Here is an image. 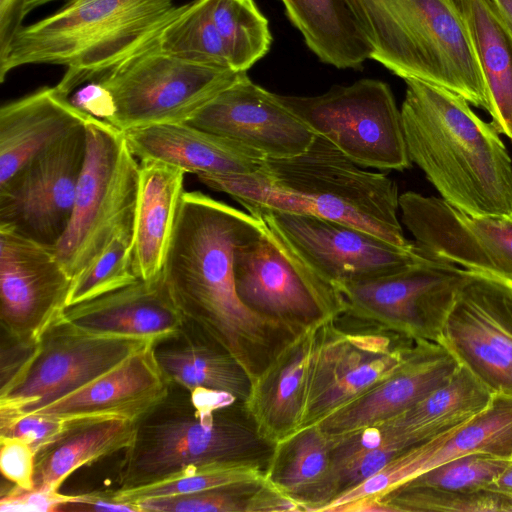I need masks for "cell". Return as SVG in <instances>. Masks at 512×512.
I'll return each mask as SVG.
<instances>
[{
	"mask_svg": "<svg viewBox=\"0 0 512 512\" xmlns=\"http://www.w3.org/2000/svg\"><path fill=\"white\" fill-rule=\"evenodd\" d=\"M63 511L141 512L137 504L117 501L114 497V490L92 491L73 495L72 500L59 507L58 512Z\"/></svg>",
	"mask_w": 512,
	"mask_h": 512,
	"instance_id": "cell-45",
	"label": "cell"
},
{
	"mask_svg": "<svg viewBox=\"0 0 512 512\" xmlns=\"http://www.w3.org/2000/svg\"><path fill=\"white\" fill-rule=\"evenodd\" d=\"M139 164L132 263L138 279L148 281L162 274L186 172L159 160H140Z\"/></svg>",
	"mask_w": 512,
	"mask_h": 512,
	"instance_id": "cell-27",
	"label": "cell"
},
{
	"mask_svg": "<svg viewBox=\"0 0 512 512\" xmlns=\"http://www.w3.org/2000/svg\"><path fill=\"white\" fill-rule=\"evenodd\" d=\"M91 117L56 86L4 104L0 108V184Z\"/></svg>",
	"mask_w": 512,
	"mask_h": 512,
	"instance_id": "cell-25",
	"label": "cell"
},
{
	"mask_svg": "<svg viewBox=\"0 0 512 512\" xmlns=\"http://www.w3.org/2000/svg\"><path fill=\"white\" fill-rule=\"evenodd\" d=\"M490 489L512 497V457L509 458L504 469L495 478Z\"/></svg>",
	"mask_w": 512,
	"mask_h": 512,
	"instance_id": "cell-48",
	"label": "cell"
},
{
	"mask_svg": "<svg viewBox=\"0 0 512 512\" xmlns=\"http://www.w3.org/2000/svg\"><path fill=\"white\" fill-rule=\"evenodd\" d=\"M137 421L121 417L73 419L50 445L36 454L34 488L59 491L67 477L133 442Z\"/></svg>",
	"mask_w": 512,
	"mask_h": 512,
	"instance_id": "cell-30",
	"label": "cell"
},
{
	"mask_svg": "<svg viewBox=\"0 0 512 512\" xmlns=\"http://www.w3.org/2000/svg\"><path fill=\"white\" fill-rule=\"evenodd\" d=\"M333 442L316 424L297 431L275 444L267 481L305 511H317L326 502Z\"/></svg>",
	"mask_w": 512,
	"mask_h": 512,
	"instance_id": "cell-33",
	"label": "cell"
},
{
	"mask_svg": "<svg viewBox=\"0 0 512 512\" xmlns=\"http://www.w3.org/2000/svg\"><path fill=\"white\" fill-rule=\"evenodd\" d=\"M467 27L492 110V125L512 140V31L490 0H453Z\"/></svg>",
	"mask_w": 512,
	"mask_h": 512,
	"instance_id": "cell-31",
	"label": "cell"
},
{
	"mask_svg": "<svg viewBox=\"0 0 512 512\" xmlns=\"http://www.w3.org/2000/svg\"><path fill=\"white\" fill-rule=\"evenodd\" d=\"M246 72L192 64L164 54L157 42L121 62L98 81L113 112L106 121L122 132L188 122Z\"/></svg>",
	"mask_w": 512,
	"mask_h": 512,
	"instance_id": "cell-8",
	"label": "cell"
},
{
	"mask_svg": "<svg viewBox=\"0 0 512 512\" xmlns=\"http://www.w3.org/2000/svg\"><path fill=\"white\" fill-rule=\"evenodd\" d=\"M148 343L90 333L61 317L43 334L23 368L0 388V406L36 411L88 384Z\"/></svg>",
	"mask_w": 512,
	"mask_h": 512,
	"instance_id": "cell-11",
	"label": "cell"
},
{
	"mask_svg": "<svg viewBox=\"0 0 512 512\" xmlns=\"http://www.w3.org/2000/svg\"><path fill=\"white\" fill-rule=\"evenodd\" d=\"M266 480L259 465L223 464L189 469L169 479L129 489L114 490L117 501L136 504L151 498L171 497L239 483Z\"/></svg>",
	"mask_w": 512,
	"mask_h": 512,
	"instance_id": "cell-37",
	"label": "cell"
},
{
	"mask_svg": "<svg viewBox=\"0 0 512 512\" xmlns=\"http://www.w3.org/2000/svg\"><path fill=\"white\" fill-rule=\"evenodd\" d=\"M239 483L171 497L137 502L141 512H250L251 501L265 482Z\"/></svg>",
	"mask_w": 512,
	"mask_h": 512,
	"instance_id": "cell-41",
	"label": "cell"
},
{
	"mask_svg": "<svg viewBox=\"0 0 512 512\" xmlns=\"http://www.w3.org/2000/svg\"><path fill=\"white\" fill-rule=\"evenodd\" d=\"M232 406L204 408L190 390L171 383L167 395L137 421L118 472V489L152 484L203 466H260L262 460L270 461L272 442L233 413Z\"/></svg>",
	"mask_w": 512,
	"mask_h": 512,
	"instance_id": "cell-6",
	"label": "cell"
},
{
	"mask_svg": "<svg viewBox=\"0 0 512 512\" xmlns=\"http://www.w3.org/2000/svg\"><path fill=\"white\" fill-rule=\"evenodd\" d=\"M508 460L509 458L488 453H470L442 463L401 486H424L453 491L490 489Z\"/></svg>",
	"mask_w": 512,
	"mask_h": 512,
	"instance_id": "cell-40",
	"label": "cell"
},
{
	"mask_svg": "<svg viewBox=\"0 0 512 512\" xmlns=\"http://www.w3.org/2000/svg\"><path fill=\"white\" fill-rule=\"evenodd\" d=\"M321 278L339 288L398 271L426 256L414 242L401 247L355 226L311 214H252Z\"/></svg>",
	"mask_w": 512,
	"mask_h": 512,
	"instance_id": "cell-12",
	"label": "cell"
},
{
	"mask_svg": "<svg viewBox=\"0 0 512 512\" xmlns=\"http://www.w3.org/2000/svg\"><path fill=\"white\" fill-rule=\"evenodd\" d=\"M72 421L0 406V436L19 438L29 444L36 454L54 442Z\"/></svg>",
	"mask_w": 512,
	"mask_h": 512,
	"instance_id": "cell-42",
	"label": "cell"
},
{
	"mask_svg": "<svg viewBox=\"0 0 512 512\" xmlns=\"http://www.w3.org/2000/svg\"><path fill=\"white\" fill-rule=\"evenodd\" d=\"M62 318L84 331L155 342L176 331L184 318L173 303L163 271L153 280L136 282L65 308Z\"/></svg>",
	"mask_w": 512,
	"mask_h": 512,
	"instance_id": "cell-23",
	"label": "cell"
},
{
	"mask_svg": "<svg viewBox=\"0 0 512 512\" xmlns=\"http://www.w3.org/2000/svg\"><path fill=\"white\" fill-rule=\"evenodd\" d=\"M370 59L397 76L448 89L491 113L487 85L453 0H346Z\"/></svg>",
	"mask_w": 512,
	"mask_h": 512,
	"instance_id": "cell-5",
	"label": "cell"
},
{
	"mask_svg": "<svg viewBox=\"0 0 512 512\" xmlns=\"http://www.w3.org/2000/svg\"><path fill=\"white\" fill-rule=\"evenodd\" d=\"M466 270L426 254L398 271L338 290L345 309L389 324L416 341L439 343Z\"/></svg>",
	"mask_w": 512,
	"mask_h": 512,
	"instance_id": "cell-14",
	"label": "cell"
},
{
	"mask_svg": "<svg viewBox=\"0 0 512 512\" xmlns=\"http://www.w3.org/2000/svg\"><path fill=\"white\" fill-rule=\"evenodd\" d=\"M325 320L297 331L253 381L244 406L257 431L272 443L277 444L300 430L310 356L320 324Z\"/></svg>",
	"mask_w": 512,
	"mask_h": 512,
	"instance_id": "cell-24",
	"label": "cell"
},
{
	"mask_svg": "<svg viewBox=\"0 0 512 512\" xmlns=\"http://www.w3.org/2000/svg\"><path fill=\"white\" fill-rule=\"evenodd\" d=\"M36 452L19 438L0 436V469L2 475L16 486L34 488Z\"/></svg>",
	"mask_w": 512,
	"mask_h": 512,
	"instance_id": "cell-43",
	"label": "cell"
},
{
	"mask_svg": "<svg viewBox=\"0 0 512 512\" xmlns=\"http://www.w3.org/2000/svg\"><path fill=\"white\" fill-rule=\"evenodd\" d=\"M236 141L264 158H286L304 152L314 131L274 94L246 74L219 92L188 122Z\"/></svg>",
	"mask_w": 512,
	"mask_h": 512,
	"instance_id": "cell-19",
	"label": "cell"
},
{
	"mask_svg": "<svg viewBox=\"0 0 512 512\" xmlns=\"http://www.w3.org/2000/svg\"><path fill=\"white\" fill-rule=\"evenodd\" d=\"M264 232L239 245L234 253V279L241 301L251 310L281 324L302 327L332 318L345 309L337 287L305 264L264 224Z\"/></svg>",
	"mask_w": 512,
	"mask_h": 512,
	"instance_id": "cell-10",
	"label": "cell"
},
{
	"mask_svg": "<svg viewBox=\"0 0 512 512\" xmlns=\"http://www.w3.org/2000/svg\"><path fill=\"white\" fill-rule=\"evenodd\" d=\"M70 100L79 109L105 122L113 112L110 95L98 81H91L78 89Z\"/></svg>",
	"mask_w": 512,
	"mask_h": 512,
	"instance_id": "cell-46",
	"label": "cell"
},
{
	"mask_svg": "<svg viewBox=\"0 0 512 512\" xmlns=\"http://www.w3.org/2000/svg\"><path fill=\"white\" fill-rule=\"evenodd\" d=\"M458 367L456 358L442 344L416 341L396 373L316 425L332 438L378 425L424 399L444 384Z\"/></svg>",
	"mask_w": 512,
	"mask_h": 512,
	"instance_id": "cell-20",
	"label": "cell"
},
{
	"mask_svg": "<svg viewBox=\"0 0 512 512\" xmlns=\"http://www.w3.org/2000/svg\"><path fill=\"white\" fill-rule=\"evenodd\" d=\"M512 31V0H490Z\"/></svg>",
	"mask_w": 512,
	"mask_h": 512,
	"instance_id": "cell-49",
	"label": "cell"
},
{
	"mask_svg": "<svg viewBox=\"0 0 512 512\" xmlns=\"http://www.w3.org/2000/svg\"><path fill=\"white\" fill-rule=\"evenodd\" d=\"M277 96L358 166L398 171L411 166L401 109L385 82L361 79L317 96Z\"/></svg>",
	"mask_w": 512,
	"mask_h": 512,
	"instance_id": "cell-9",
	"label": "cell"
},
{
	"mask_svg": "<svg viewBox=\"0 0 512 512\" xmlns=\"http://www.w3.org/2000/svg\"><path fill=\"white\" fill-rule=\"evenodd\" d=\"M381 498L395 511L512 512V497L492 489L453 491L400 486Z\"/></svg>",
	"mask_w": 512,
	"mask_h": 512,
	"instance_id": "cell-38",
	"label": "cell"
},
{
	"mask_svg": "<svg viewBox=\"0 0 512 512\" xmlns=\"http://www.w3.org/2000/svg\"><path fill=\"white\" fill-rule=\"evenodd\" d=\"M494 394L467 368L455 373L424 399L376 426L400 452L462 426L482 412Z\"/></svg>",
	"mask_w": 512,
	"mask_h": 512,
	"instance_id": "cell-29",
	"label": "cell"
},
{
	"mask_svg": "<svg viewBox=\"0 0 512 512\" xmlns=\"http://www.w3.org/2000/svg\"><path fill=\"white\" fill-rule=\"evenodd\" d=\"M470 453L512 457V398L494 394L490 404L453 430L399 453L367 480L375 494L390 492L416 476Z\"/></svg>",
	"mask_w": 512,
	"mask_h": 512,
	"instance_id": "cell-22",
	"label": "cell"
},
{
	"mask_svg": "<svg viewBox=\"0 0 512 512\" xmlns=\"http://www.w3.org/2000/svg\"><path fill=\"white\" fill-rule=\"evenodd\" d=\"M70 222L54 252L73 279L118 236L133 237L139 167L124 133L92 116Z\"/></svg>",
	"mask_w": 512,
	"mask_h": 512,
	"instance_id": "cell-7",
	"label": "cell"
},
{
	"mask_svg": "<svg viewBox=\"0 0 512 512\" xmlns=\"http://www.w3.org/2000/svg\"><path fill=\"white\" fill-rule=\"evenodd\" d=\"M405 83L401 116L411 162L457 209L512 220V160L492 123L448 89Z\"/></svg>",
	"mask_w": 512,
	"mask_h": 512,
	"instance_id": "cell-3",
	"label": "cell"
},
{
	"mask_svg": "<svg viewBox=\"0 0 512 512\" xmlns=\"http://www.w3.org/2000/svg\"><path fill=\"white\" fill-rule=\"evenodd\" d=\"M73 278L54 249L0 226L2 333L35 346L67 307Z\"/></svg>",
	"mask_w": 512,
	"mask_h": 512,
	"instance_id": "cell-16",
	"label": "cell"
},
{
	"mask_svg": "<svg viewBox=\"0 0 512 512\" xmlns=\"http://www.w3.org/2000/svg\"><path fill=\"white\" fill-rule=\"evenodd\" d=\"M308 48L324 63L356 68L370 48L346 0H281Z\"/></svg>",
	"mask_w": 512,
	"mask_h": 512,
	"instance_id": "cell-32",
	"label": "cell"
},
{
	"mask_svg": "<svg viewBox=\"0 0 512 512\" xmlns=\"http://www.w3.org/2000/svg\"><path fill=\"white\" fill-rule=\"evenodd\" d=\"M201 183L230 195L251 215L263 210L343 222L401 247H411L398 219L396 182L366 171L316 134L302 153L264 158L257 173L199 174Z\"/></svg>",
	"mask_w": 512,
	"mask_h": 512,
	"instance_id": "cell-2",
	"label": "cell"
},
{
	"mask_svg": "<svg viewBox=\"0 0 512 512\" xmlns=\"http://www.w3.org/2000/svg\"><path fill=\"white\" fill-rule=\"evenodd\" d=\"M264 223L201 191H184L163 276L185 321L229 352L254 380L270 335L283 325L247 307L234 279V253Z\"/></svg>",
	"mask_w": 512,
	"mask_h": 512,
	"instance_id": "cell-1",
	"label": "cell"
},
{
	"mask_svg": "<svg viewBox=\"0 0 512 512\" xmlns=\"http://www.w3.org/2000/svg\"><path fill=\"white\" fill-rule=\"evenodd\" d=\"M439 343L493 394L512 398V280L467 269Z\"/></svg>",
	"mask_w": 512,
	"mask_h": 512,
	"instance_id": "cell-13",
	"label": "cell"
},
{
	"mask_svg": "<svg viewBox=\"0 0 512 512\" xmlns=\"http://www.w3.org/2000/svg\"><path fill=\"white\" fill-rule=\"evenodd\" d=\"M329 319L320 324L311 352L300 430L396 373L410 349L394 346L386 336L332 333L324 326Z\"/></svg>",
	"mask_w": 512,
	"mask_h": 512,
	"instance_id": "cell-17",
	"label": "cell"
},
{
	"mask_svg": "<svg viewBox=\"0 0 512 512\" xmlns=\"http://www.w3.org/2000/svg\"><path fill=\"white\" fill-rule=\"evenodd\" d=\"M211 5L212 0H193L182 5L160 32L159 50L192 64L232 69Z\"/></svg>",
	"mask_w": 512,
	"mask_h": 512,
	"instance_id": "cell-34",
	"label": "cell"
},
{
	"mask_svg": "<svg viewBox=\"0 0 512 512\" xmlns=\"http://www.w3.org/2000/svg\"><path fill=\"white\" fill-rule=\"evenodd\" d=\"M85 153L84 125L0 184V226L54 248L70 222Z\"/></svg>",
	"mask_w": 512,
	"mask_h": 512,
	"instance_id": "cell-15",
	"label": "cell"
},
{
	"mask_svg": "<svg viewBox=\"0 0 512 512\" xmlns=\"http://www.w3.org/2000/svg\"><path fill=\"white\" fill-rule=\"evenodd\" d=\"M27 0H0V60L6 55L15 35L23 26Z\"/></svg>",
	"mask_w": 512,
	"mask_h": 512,
	"instance_id": "cell-47",
	"label": "cell"
},
{
	"mask_svg": "<svg viewBox=\"0 0 512 512\" xmlns=\"http://www.w3.org/2000/svg\"><path fill=\"white\" fill-rule=\"evenodd\" d=\"M132 237L114 238L72 282L67 307L88 301L136 282Z\"/></svg>",
	"mask_w": 512,
	"mask_h": 512,
	"instance_id": "cell-39",
	"label": "cell"
},
{
	"mask_svg": "<svg viewBox=\"0 0 512 512\" xmlns=\"http://www.w3.org/2000/svg\"><path fill=\"white\" fill-rule=\"evenodd\" d=\"M139 160H159L199 174L257 173L264 157L223 136L188 123L153 125L123 132Z\"/></svg>",
	"mask_w": 512,
	"mask_h": 512,
	"instance_id": "cell-26",
	"label": "cell"
},
{
	"mask_svg": "<svg viewBox=\"0 0 512 512\" xmlns=\"http://www.w3.org/2000/svg\"><path fill=\"white\" fill-rule=\"evenodd\" d=\"M170 384L156 362L151 342L88 384L33 413L65 419L121 417L138 421L167 395Z\"/></svg>",
	"mask_w": 512,
	"mask_h": 512,
	"instance_id": "cell-21",
	"label": "cell"
},
{
	"mask_svg": "<svg viewBox=\"0 0 512 512\" xmlns=\"http://www.w3.org/2000/svg\"><path fill=\"white\" fill-rule=\"evenodd\" d=\"M158 366L170 383L188 390L226 392L243 404L253 379L223 347L184 320L176 332L153 342Z\"/></svg>",
	"mask_w": 512,
	"mask_h": 512,
	"instance_id": "cell-28",
	"label": "cell"
},
{
	"mask_svg": "<svg viewBox=\"0 0 512 512\" xmlns=\"http://www.w3.org/2000/svg\"><path fill=\"white\" fill-rule=\"evenodd\" d=\"M333 441L324 505L377 474L401 453L385 440L376 425L333 438Z\"/></svg>",
	"mask_w": 512,
	"mask_h": 512,
	"instance_id": "cell-35",
	"label": "cell"
},
{
	"mask_svg": "<svg viewBox=\"0 0 512 512\" xmlns=\"http://www.w3.org/2000/svg\"><path fill=\"white\" fill-rule=\"evenodd\" d=\"M53 2L60 3L55 11L15 35L0 60L1 82L20 66H65L56 87L70 97L80 85L155 44L181 9L173 0H27L26 15Z\"/></svg>",
	"mask_w": 512,
	"mask_h": 512,
	"instance_id": "cell-4",
	"label": "cell"
},
{
	"mask_svg": "<svg viewBox=\"0 0 512 512\" xmlns=\"http://www.w3.org/2000/svg\"><path fill=\"white\" fill-rule=\"evenodd\" d=\"M211 11L232 69L246 72L267 54L272 36L254 0H212Z\"/></svg>",
	"mask_w": 512,
	"mask_h": 512,
	"instance_id": "cell-36",
	"label": "cell"
},
{
	"mask_svg": "<svg viewBox=\"0 0 512 512\" xmlns=\"http://www.w3.org/2000/svg\"><path fill=\"white\" fill-rule=\"evenodd\" d=\"M402 222L426 254L512 280V220L476 217L441 197L399 196Z\"/></svg>",
	"mask_w": 512,
	"mask_h": 512,
	"instance_id": "cell-18",
	"label": "cell"
},
{
	"mask_svg": "<svg viewBox=\"0 0 512 512\" xmlns=\"http://www.w3.org/2000/svg\"><path fill=\"white\" fill-rule=\"evenodd\" d=\"M73 495L59 491L22 489L15 484L6 492L2 491L1 512H58L59 507L72 500Z\"/></svg>",
	"mask_w": 512,
	"mask_h": 512,
	"instance_id": "cell-44",
	"label": "cell"
}]
</instances>
